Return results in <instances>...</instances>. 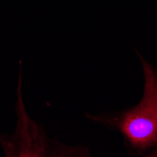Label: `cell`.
I'll use <instances>...</instances> for the list:
<instances>
[{
	"mask_svg": "<svg viewBox=\"0 0 157 157\" xmlns=\"http://www.w3.org/2000/svg\"><path fill=\"white\" fill-rule=\"evenodd\" d=\"M135 53L143 75V91L138 103L121 110L86 112L88 121L118 132L129 156L157 157V69L137 49Z\"/></svg>",
	"mask_w": 157,
	"mask_h": 157,
	"instance_id": "6da1fadb",
	"label": "cell"
},
{
	"mask_svg": "<svg viewBox=\"0 0 157 157\" xmlns=\"http://www.w3.org/2000/svg\"><path fill=\"white\" fill-rule=\"evenodd\" d=\"M15 112L16 129L11 136L0 132V145L7 157H90V150L83 144H67L50 137L45 129L26 112L22 96V61L19 62Z\"/></svg>",
	"mask_w": 157,
	"mask_h": 157,
	"instance_id": "7a4b0ae2",
	"label": "cell"
}]
</instances>
